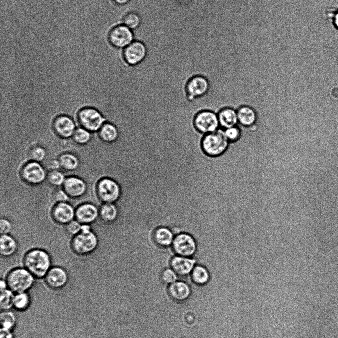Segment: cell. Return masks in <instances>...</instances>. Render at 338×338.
Wrapping results in <instances>:
<instances>
[{
    "instance_id": "obj_1",
    "label": "cell",
    "mask_w": 338,
    "mask_h": 338,
    "mask_svg": "<svg viewBox=\"0 0 338 338\" xmlns=\"http://www.w3.org/2000/svg\"><path fill=\"white\" fill-rule=\"evenodd\" d=\"M23 264L35 278H44L50 269L51 259L48 254L41 249L31 250L25 255Z\"/></svg>"
},
{
    "instance_id": "obj_2",
    "label": "cell",
    "mask_w": 338,
    "mask_h": 338,
    "mask_svg": "<svg viewBox=\"0 0 338 338\" xmlns=\"http://www.w3.org/2000/svg\"><path fill=\"white\" fill-rule=\"evenodd\" d=\"M229 143L224 129L219 127L215 131L204 135L201 146L206 154L216 157L222 155L226 150Z\"/></svg>"
},
{
    "instance_id": "obj_3",
    "label": "cell",
    "mask_w": 338,
    "mask_h": 338,
    "mask_svg": "<svg viewBox=\"0 0 338 338\" xmlns=\"http://www.w3.org/2000/svg\"><path fill=\"white\" fill-rule=\"evenodd\" d=\"M98 240L96 234L88 226H82V230L74 235L71 242L72 251L78 255H86L93 251L97 247Z\"/></svg>"
},
{
    "instance_id": "obj_4",
    "label": "cell",
    "mask_w": 338,
    "mask_h": 338,
    "mask_svg": "<svg viewBox=\"0 0 338 338\" xmlns=\"http://www.w3.org/2000/svg\"><path fill=\"white\" fill-rule=\"evenodd\" d=\"M35 277L25 268H16L6 277L8 288L14 293L27 292L33 285Z\"/></svg>"
},
{
    "instance_id": "obj_5",
    "label": "cell",
    "mask_w": 338,
    "mask_h": 338,
    "mask_svg": "<svg viewBox=\"0 0 338 338\" xmlns=\"http://www.w3.org/2000/svg\"><path fill=\"white\" fill-rule=\"evenodd\" d=\"M78 119L80 125L87 131H96L99 130L107 122L97 110L86 108L81 110L78 113Z\"/></svg>"
},
{
    "instance_id": "obj_6",
    "label": "cell",
    "mask_w": 338,
    "mask_h": 338,
    "mask_svg": "<svg viewBox=\"0 0 338 338\" xmlns=\"http://www.w3.org/2000/svg\"><path fill=\"white\" fill-rule=\"evenodd\" d=\"M96 193L98 199L104 203H113L120 197L121 190L114 180L103 178L97 184Z\"/></svg>"
},
{
    "instance_id": "obj_7",
    "label": "cell",
    "mask_w": 338,
    "mask_h": 338,
    "mask_svg": "<svg viewBox=\"0 0 338 338\" xmlns=\"http://www.w3.org/2000/svg\"><path fill=\"white\" fill-rule=\"evenodd\" d=\"M146 55L147 49L145 44L140 41L134 40L123 49V60L127 65L135 66L142 63Z\"/></svg>"
},
{
    "instance_id": "obj_8",
    "label": "cell",
    "mask_w": 338,
    "mask_h": 338,
    "mask_svg": "<svg viewBox=\"0 0 338 338\" xmlns=\"http://www.w3.org/2000/svg\"><path fill=\"white\" fill-rule=\"evenodd\" d=\"M172 249L176 255L190 257L196 251L197 244L194 239L189 234L180 233L174 238Z\"/></svg>"
},
{
    "instance_id": "obj_9",
    "label": "cell",
    "mask_w": 338,
    "mask_h": 338,
    "mask_svg": "<svg viewBox=\"0 0 338 338\" xmlns=\"http://www.w3.org/2000/svg\"><path fill=\"white\" fill-rule=\"evenodd\" d=\"M108 40L113 47L124 49L134 40L133 30L123 24L113 27L108 34Z\"/></svg>"
},
{
    "instance_id": "obj_10",
    "label": "cell",
    "mask_w": 338,
    "mask_h": 338,
    "mask_svg": "<svg viewBox=\"0 0 338 338\" xmlns=\"http://www.w3.org/2000/svg\"><path fill=\"white\" fill-rule=\"evenodd\" d=\"M194 125L204 135L214 132L220 127L217 114L209 110L198 113L194 118Z\"/></svg>"
},
{
    "instance_id": "obj_11",
    "label": "cell",
    "mask_w": 338,
    "mask_h": 338,
    "mask_svg": "<svg viewBox=\"0 0 338 338\" xmlns=\"http://www.w3.org/2000/svg\"><path fill=\"white\" fill-rule=\"evenodd\" d=\"M209 83L207 79L200 75L193 76L187 81L186 92L190 101L205 95L209 89Z\"/></svg>"
},
{
    "instance_id": "obj_12",
    "label": "cell",
    "mask_w": 338,
    "mask_h": 338,
    "mask_svg": "<svg viewBox=\"0 0 338 338\" xmlns=\"http://www.w3.org/2000/svg\"><path fill=\"white\" fill-rule=\"evenodd\" d=\"M21 177L26 183L36 185L42 183L46 177L43 168L37 162H31L24 165L20 172Z\"/></svg>"
},
{
    "instance_id": "obj_13",
    "label": "cell",
    "mask_w": 338,
    "mask_h": 338,
    "mask_svg": "<svg viewBox=\"0 0 338 338\" xmlns=\"http://www.w3.org/2000/svg\"><path fill=\"white\" fill-rule=\"evenodd\" d=\"M44 278L47 285L53 290L63 288L68 280L67 272L59 267L50 268Z\"/></svg>"
},
{
    "instance_id": "obj_14",
    "label": "cell",
    "mask_w": 338,
    "mask_h": 338,
    "mask_svg": "<svg viewBox=\"0 0 338 338\" xmlns=\"http://www.w3.org/2000/svg\"><path fill=\"white\" fill-rule=\"evenodd\" d=\"M75 211L69 204L65 202L55 204L51 210L53 220L59 224H66L72 221Z\"/></svg>"
},
{
    "instance_id": "obj_15",
    "label": "cell",
    "mask_w": 338,
    "mask_h": 338,
    "mask_svg": "<svg viewBox=\"0 0 338 338\" xmlns=\"http://www.w3.org/2000/svg\"><path fill=\"white\" fill-rule=\"evenodd\" d=\"M99 215V211L91 203H84L75 210V216L80 224H88L95 221Z\"/></svg>"
},
{
    "instance_id": "obj_16",
    "label": "cell",
    "mask_w": 338,
    "mask_h": 338,
    "mask_svg": "<svg viewBox=\"0 0 338 338\" xmlns=\"http://www.w3.org/2000/svg\"><path fill=\"white\" fill-rule=\"evenodd\" d=\"M62 185L63 190L68 197L72 198L81 197L86 192L87 189L85 182L76 177H69L65 179Z\"/></svg>"
},
{
    "instance_id": "obj_17",
    "label": "cell",
    "mask_w": 338,
    "mask_h": 338,
    "mask_svg": "<svg viewBox=\"0 0 338 338\" xmlns=\"http://www.w3.org/2000/svg\"><path fill=\"white\" fill-rule=\"evenodd\" d=\"M195 263V260L192 258L176 255L171 259L170 266L176 274L184 276L192 271Z\"/></svg>"
},
{
    "instance_id": "obj_18",
    "label": "cell",
    "mask_w": 338,
    "mask_h": 338,
    "mask_svg": "<svg viewBox=\"0 0 338 338\" xmlns=\"http://www.w3.org/2000/svg\"><path fill=\"white\" fill-rule=\"evenodd\" d=\"M53 129L59 136L67 138L72 135L75 131V125L73 121L66 116L57 117L53 124Z\"/></svg>"
},
{
    "instance_id": "obj_19",
    "label": "cell",
    "mask_w": 338,
    "mask_h": 338,
    "mask_svg": "<svg viewBox=\"0 0 338 338\" xmlns=\"http://www.w3.org/2000/svg\"><path fill=\"white\" fill-rule=\"evenodd\" d=\"M217 115L220 127L223 129L235 126L239 122L237 111L230 108L221 110Z\"/></svg>"
},
{
    "instance_id": "obj_20",
    "label": "cell",
    "mask_w": 338,
    "mask_h": 338,
    "mask_svg": "<svg viewBox=\"0 0 338 338\" xmlns=\"http://www.w3.org/2000/svg\"><path fill=\"white\" fill-rule=\"evenodd\" d=\"M168 292L171 299L175 301L182 302L189 297L190 290L186 283L178 282H174L170 285Z\"/></svg>"
},
{
    "instance_id": "obj_21",
    "label": "cell",
    "mask_w": 338,
    "mask_h": 338,
    "mask_svg": "<svg viewBox=\"0 0 338 338\" xmlns=\"http://www.w3.org/2000/svg\"><path fill=\"white\" fill-rule=\"evenodd\" d=\"M174 237L172 231L166 227H158L154 230L153 234L155 243L161 247L171 246Z\"/></svg>"
},
{
    "instance_id": "obj_22",
    "label": "cell",
    "mask_w": 338,
    "mask_h": 338,
    "mask_svg": "<svg viewBox=\"0 0 338 338\" xmlns=\"http://www.w3.org/2000/svg\"><path fill=\"white\" fill-rule=\"evenodd\" d=\"M238 122L245 126H250L255 123L257 115L255 110L248 106L240 107L237 111Z\"/></svg>"
},
{
    "instance_id": "obj_23",
    "label": "cell",
    "mask_w": 338,
    "mask_h": 338,
    "mask_svg": "<svg viewBox=\"0 0 338 338\" xmlns=\"http://www.w3.org/2000/svg\"><path fill=\"white\" fill-rule=\"evenodd\" d=\"M118 128L113 123L106 122L99 131V136L104 142L112 143L116 141L119 137Z\"/></svg>"
},
{
    "instance_id": "obj_24",
    "label": "cell",
    "mask_w": 338,
    "mask_h": 338,
    "mask_svg": "<svg viewBox=\"0 0 338 338\" xmlns=\"http://www.w3.org/2000/svg\"><path fill=\"white\" fill-rule=\"evenodd\" d=\"M17 249L15 239L8 234H1L0 238V252L3 256L13 255Z\"/></svg>"
},
{
    "instance_id": "obj_25",
    "label": "cell",
    "mask_w": 338,
    "mask_h": 338,
    "mask_svg": "<svg viewBox=\"0 0 338 338\" xmlns=\"http://www.w3.org/2000/svg\"><path fill=\"white\" fill-rule=\"evenodd\" d=\"M191 277L196 284L202 285L209 280L210 274L208 270L201 265L195 266L191 272Z\"/></svg>"
},
{
    "instance_id": "obj_26",
    "label": "cell",
    "mask_w": 338,
    "mask_h": 338,
    "mask_svg": "<svg viewBox=\"0 0 338 338\" xmlns=\"http://www.w3.org/2000/svg\"><path fill=\"white\" fill-rule=\"evenodd\" d=\"M101 219L106 223L113 222L118 216V210L113 203H103L99 210Z\"/></svg>"
},
{
    "instance_id": "obj_27",
    "label": "cell",
    "mask_w": 338,
    "mask_h": 338,
    "mask_svg": "<svg viewBox=\"0 0 338 338\" xmlns=\"http://www.w3.org/2000/svg\"><path fill=\"white\" fill-rule=\"evenodd\" d=\"M60 166L64 169L71 171L76 169L79 164L78 159L74 155L65 153L59 158Z\"/></svg>"
},
{
    "instance_id": "obj_28",
    "label": "cell",
    "mask_w": 338,
    "mask_h": 338,
    "mask_svg": "<svg viewBox=\"0 0 338 338\" xmlns=\"http://www.w3.org/2000/svg\"><path fill=\"white\" fill-rule=\"evenodd\" d=\"M30 304V297L27 292L15 293L13 307L18 311L26 310Z\"/></svg>"
},
{
    "instance_id": "obj_29",
    "label": "cell",
    "mask_w": 338,
    "mask_h": 338,
    "mask_svg": "<svg viewBox=\"0 0 338 338\" xmlns=\"http://www.w3.org/2000/svg\"><path fill=\"white\" fill-rule=\"evenodd\" d=\"M1 328L12 330L16 324L15 314L8 310L2 311L0 315Z\"/></svg>"
},
{
    "instance_id": "obj_30",
    "label": "cell",
    "mask_w": 338,
    "mask_h": 338,
    "mask_svg": "<svg viewBox=\"0 0 338 338\" xmlns=\"http://www.w3.org/2000/svg\"><path fill=\"white\" fill-rule=\"evenodd\" d=\"M14 293L9 288L0 291V307L2 311L8 310L13 307Z\"/></svg>"
},
{
    "instance_id": "obj_31",
    "label": "cell",
    "mask_w": 338,
    "mask_h": 338,
    "mask_svg": "<svg viewBox=\"0 0 338 338\" xmlns=\"http://www.w3.org/2000/svg\"><path fill=\"white\" fill-rule=\"evenodd\" d=\"M140 23V17L135 12H128L122 18V24L132 30L137 28Z\"/></svg>"
},
{
    "instance_id": "obj_32",
    "label": "cell",
    "mask_w": 338,
    "mask_h": 338,
    "mask_svg": "<svg viewBox=\"0 0 338 338\" xmlns=\"http://www.w3.org/2000/svg\"><path fill=\"white\" fill-rule=\"evenodd\" d=\"M47 178L48 183L54 186L61 185L65 180L62 173L57 170L50 171Z\"/></svg>"
},
{
    "instance_id": "obj_33",
    "label": "cell",
    "mask_w": 338,
    "mask_h": 338,
    "mask_svg": "<svg viewBox=\"0 0 338 338\" xmlns=\"http://www.w3.org/2000/svg\"><path fill=\"white\" fill-rule=\"evenodd\" d=\"M45 150L39 146L32 147L28 153V158L30 160L37 162L43 160L45 157Z\"/></svg>"
},
{
    "instance_id": "obj_34",
    "label": "cell",
    "mask_w": 338,
    "mask_h": 338,
    "mask_svg": "<svg viewBox=\"0 0 338 338\" xmlns=\"http://www.w3.org/2000/svg\"><path fill=\"white\" fill-rule=\"evenodd\" d=\"M90 138L89 132L82 128H78L75 130L73 134V139L78 144H83L87 143Z\"/></svg>"
},
{
    "instance_id": "obj_35",
    "label": "cell",
    "mask_w": 338,
    "mask_h": 338,
    "mask_svg": "<svg viewBox=\"0 0 338 338\" xmlns=\"http://www.w3.org/2000/svg\"><path fill=\"white\" fill-rule=\"evenodd\" d=\"M176 274L171 269L163 270L160 275L162 282L165 284H171L176 279Z\"/></svg>"
},
{
    "instance_id": "obj_36",
    "label": "cell",
    "mask_w": 338,
    "mask_h": 338,
    "mask_svg": "<svg viewBox=\"0 0 338 338\" xmlns=\"http://www.w3.org/2000/svg\"><path fill=\"white\" fill-rule=\"evenodd\" d=\"M82 226L77 221L72 220L65 225V230L68 234L74 236L82 230Z\"/></svg>"
},
{
    "instance_id": "obj_37",
    "label": "cell",
    "mask_w": 338,
    "mask_h": 338,
    "mask_svg": "<svg viewBox=\"0 0 338 338\" xmlns=\"http://www.w3.org/2000/svg\"><path fill=\"white\" fill-rule=\"evenodd\" d=\"M224 130L229 142H236L241 137V131L237 126L227 128Z\"/></svg>"
},
{
    "instance_id": "obj_38",
    "label": "cell",
    "mask_w": 338,
    "mask_h": 338,
    "mask_svg": "<svg viewBox=\"0 0 338 338\" xmlns=\"http://www.w3.org/2000/svg\"><path fill=\"white\" fill-rule=\"evenodd\" d=\"M68 198V196L65 192L60 189L54 190L51 194V200L55 204L65 202Z\"/></svg>"
},
{
    "instance_id": "obj_39",
    "label": "cell",
    "mask_w": 338,
    "mask_h": 338,
    "mask_svg": "<svg viewBox=\"0 0 338 338\" xmlns=\"http://www.w3.org/2000/svg\"><path fill=\"white\" fill-rule=\"evenodd\" d=\"M12 228L11 223L4 218L1 219L0 221V233L1 234H7Z\"/></svg>"
},
{
    "instance_id": "obj_40",
    "label": "cell",
    "mask_w": 338,
    "mask_h": 338,
    "mask_svg": "<svg viewBox=\"0 0 338 338\" xmlns=\"http://www.w3.org/2000/svg\"><path fill=\"white\" fill-rule=\"evenodd\" d=\"M69 141L65 138L61 137L57 138L55 141L56 148L61 151L67 150L70 146Z\"/></svg>"
},
{
    "instance_id": "obj_41",
    "label": "cell",
    "mask_w": 338,
    "mask_h": 338,
    "mask_svg": "<svg viewBox=\"0 0 338 338\" xmlns=\"http://www.w3.org/2000/svg\"><path fill=\"white\" fill-rule=\"evenodd\" d=\"M60 166L59 161L55 159L49 160L45 164L46 168L50 171L56 170Z\"/></svg>"
},
{
    "instance_id": "obj_42",
    "label": "cell",
    "mask_w": 338,
    "mask_h": 338,
    "mask_svg": "<svg viewBox=\"0 0 338 338\" xmlns=\"http://www.w3.org/2000/svg\"><path fill=\"white\" fill-rule=\"evenodd\" d=\"M0 338H14L12 330L0 328Z\"/></svg>"
},
{
    "instance_id": "obj_43",
    "label": "cell",
    "mask_w": 338,
    "mask_h": 338,
    "mask_svg": "<svg viewBox=\"0 0 338 338\" xmlns=\"http://www.w3.org/2000/svg\"><path fill=\"white\" fill-rule=\"evenodd\" d=\"M8 285L6 280L1 279L0 282V291L8 289Z\"/></svg>"
},
{
    "instance_id": "obj_44",
    "label": "cell",
    "mask_w": 338,
    "mask_h": 338,
    "mask_svg": "<svg viewBox=\"0 0 338 338\" xmlns=\"http://www.w3.org/2000/svg\"><path fill=\"white\" fill-rule=\"evenodd\" d=\"M113 2L118 5H124L128 3L131 0H112Z\"/></svg>"
},
{
    "instance_id": "obj_45",
    "label": "cell",
    "mask_w": 338,
    "mask_h": 338,
    "mask_svg": "<svg viewBox=\"0 0 338 338\" xmlns=\"http://www.w3.org/2000/svg\"><path fill=\"white\" fill-rule=\"evenodd\" d=\"M333 23L335 27L338 29V11H337L333 18Z\"/></svg>"
},
{
    "instance_id": "obj_46",
    "label": "cell",
    "mask_w": 338,
    "mask_h": 338,
    "mask_svg": "<svg viewBox=\"0 0 338 338\" xmlns=\"http://www.w3.org/2000/svg\"><path fill=\"white\" fill-rule=\"evenodd\" d=\"M234 164V163H233ZM237 168V167H236ZM241 172V171H240ZM246 178V177H245ZM247 179V178H246ZM248 180V179H247Z\"/></svg>"
}]
</instances>
